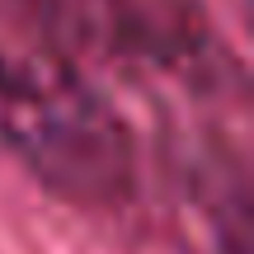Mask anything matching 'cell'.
Instances as JSON below:
<instances>
[{
  "label": "cell",
  "mask_w": 254,
  "mask_h": 254,
  "mask_svg": "<svg viewBox=\"0 0 254 254\" xmlns=\"http://www.w3.org/2000/svg\"><path fill=\"white\" fill-rule=\"evenodd\" d=\"M19 14L75 62L146 75L179 90H240L202 0H14Z\"/></svg>",
  "instance_id": "cell-2"
},
{
  "label": "cell",
  "mask_w": 254,
  "mask_h": 254,
  "mask_svg": "<svg viewBox=\"0 0 254 254\" xmlns=\"http://www.w3.org/2000/svg\"><path fill=\"white\" fill-rule=\"evenodd\" d=\"M0 151L80 207L136 193V136L71 52L0 19Z\"/></svg>",
  "instance_id": "cell-1"
}]
</instances>
